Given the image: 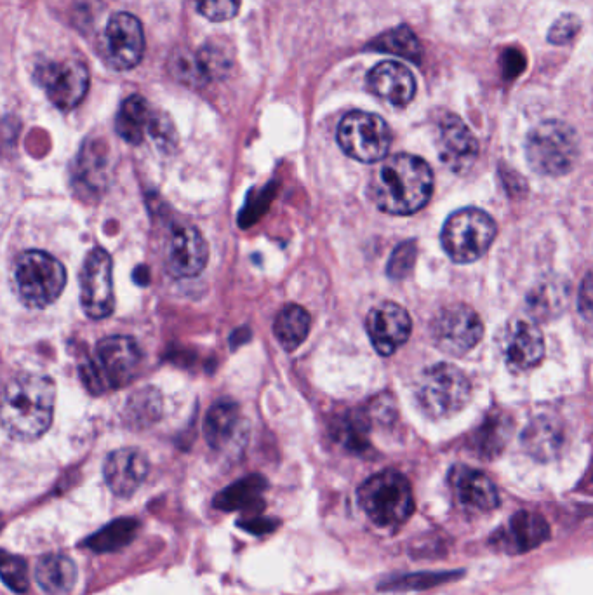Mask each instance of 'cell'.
Returning a JSON list of instances; mask_svg holds the SVG:
<instances>
[{
  "mask_svg": "<svg viewBox=\"0 0 593 595\" xmlns=\"http://www.w3.org/2000/svg\"><path fill=\"white\" fill-rule=\"evenodd\" d=\"M484 335V326L474 308L454 303L442 308L432 322L435 345L449 355L470 352Z\"/></svg>",
  "mask_w": 593,
  "mask_h": 595,
  "instance_id": "cell-11",
  "label": "cell"
},
{
  "mask_svg": "<svg viewBox=\"0 0 593 595\" xmlns=\"http://www.w3.org/2000/svg\"><path fill=\"white\" fill-rule=\"evenodd\" d=\"M150 463L141 449L122 448L107 456L103 477L108 488L119 498L133 496L147 479Z\"/></svg>",
  "mask_w": 593,
  "mask_h": 595,
  "instance_id": "cell-16",
  "label": "cell"
},
{
  "mask_svg": "<svg viewBox=\"0 0 593 595\" xmlns=\"http://www.w3.org/2000/svg\"><path fill=\"white\" fill-rule=\"evenodd\" d=\"M449 482L458 502L467 509L491 512L500 507V495L494 482L480 470L456 465L449 474Z\"/></svg>",
  "mask_w": 593,
  "mask_h": 595,
  "instance_id": "cell-19",
  "label": "cell"
},
{
  "mask_svg": "<svg viewBox=\"0 0 593 595\" xmlns=\"http://www.w3.org/2000/svg\"><path fill=\"white\" fill-rule=\"evenodd\" d=\"M367 86L371 93L394 107H406L416 94V81L411 70L395 61L376 65L367 75Z\"/></svg>",
  "mask_w": 593,
  "mask_h": 595,
  "instance_id": "cell-21",
  "label": "cell"
},
{
  "mask_svg": "<svg viewBox=\"0 0 593 595\" xmlns=\"http://www.w3.org/2000/svg\"><path fill=\"white\" fill-rule=\"evenodd\" d=\"M79 571L75 562L61 554L40 557L35 568V580L46 595H70L77 585Z\"/></svg>",
  "mask_w": 593,
  "mask_h": 595,
  "instance_id": "cell-26",
  "label": "cell"
},
{
  "mask_svg": "<svg viewBox=\"0 0 593 595\" xmlns=\"http://www.w3.org/2000/svg\"><path fill=\"white\" fill-rule=\"evenodd\" d=\"M310 314L300 305H286L280 310L274 322V335L282 348L287 352H293L300 347L303 341L307 340L310 333Z\"/></svg>",
  "mask_w": 593,
  "mask_h": 595,
  "instance_id": "cell-29",
  "label": "cell"
},
{
  "mask_svg": "<svg viewBox=\"0 0 593 595\" xmlns=\"http://www.w3.org/2000/svg\"><path fill=\"white\" fill-rule=\"evenodd\" d=\"M114 263L103 248L89 251L80 274V305L87 317L107 319L114 314Z\"/></svg>",
  "mask_w": 593,
  "mask_h": 595,
  "instance_id": "cell-10",
  "label": "cell"
},
{
  "mask_svg": "<svg viewBox=\"0 0 593 595\" xmlns=\"http://www.w3.org/2000/svg\"><path fill=\"white\" fill-rule=\"evenodd\" d=\"M209 260L207 242L194 227L174 230L167 244L166 270L174 279H190L206 268Z\"/></svg>",
  "mask_w": 593,
  "mask_h": 595,
  "instance_id": "cell-15",
  "label": "cell"
},
{
  "mask_svg": "<svg viewBox=\"0 0 593 595\" xmlns=\"http://www.w3.org/2000/svg\"><path fill=\"white\" fill-rule=\"evenodd\" d=\"M230 65V54L225 53L223 47L204 46L197 53L178 56V63L173 65V72L181 81L197 86L220 77L223 70L230 68Z\"/></svg>",
  "mask_w": 593,
  "mask_h": 595,
  "instance_id": "cell-23",
  "label": "cell"
},
{
  "mask_svg": "<svg viewBox=\"0 0 593 595\" xmlns=\"http://www.w3.org/2000/svg\"><path fill=\"white\" fill-rule=\"evenodd\" d=\"M371 190L381 211L406 216L427 206L434 192V173L416 155H394L378 169Z\"/></svg>",
  "mask_w": 593,
  "mask_h": 595,
  "instance_id": "cell-2",
  "label": "cell"
},
{
  "mask_svg": "<svg viewBox=\"0 0 593 595\" xmlns=\"http://www.w3.org/2000/svg\"><path fill=\"white\" fill-rule=\"evenodd\" d=\"M578 150V136L566 122H541L527 136V162L543 176L569 173L578 161Z\"/></svg>",
  "mask_w": 593,
  "mask_h": 595,
  "instance_id": "cell-6",
  "label": "cell"
},
{
  "mask_svg": "<svg viewBox=\"0 0 593 595\" xmlns=\"http://www.w3.org/2000/svg\"><path fill=\"white\" fill-rule=\"evenodd\" d=\"M472 385L467 375L453 364H435L421 375L416 399L430 418L442 420L467 406Z\"/></svg>",
  "mask_w": 593,
  "mask_h": 595,
  "instance_id": "cell-7",
  "label": "cell"
},
{
  "mask_svg": "<svg viewBox=\"0 0 593 595\" xmlns=\"http://www.w3.org/2000/svg\"><path fill=\"white\" fill-rule=\"evenodd\" d=\"M465 575V571H428V573H411V575L395 576L390 580L381 582L378 589L385 592H409V590H428L434 589L437 585L460 580Z\"/></svg>",
  "mask_w": 593,
  "mask_h": 595,
  "instance_id": "cell-33",
  "label": "cell"
},
{
  "mask_svg": "<svg viewBox=\"0 0 593 595\" xmlns=\"http://www.w3.org/2000/svg\"><path fill=\"white\" fill-rule=\"evenodd\" d=\"M40 84L47 98L63 112L77 107L89 89V70L79 60H65L42 68Z\"/></svg>",
  "mask_w": 593,
  "mask_h": 595,
  "instance_id": "cell-13",
  "label": "cell"
},
{
  "mask_svg": "<svg viewBox=\"0 0 593 595\" xmlns=\"http://www.w3.org/2000/svg\"><path fill=\"white\" fill-rule=\"evenodd\" d=\"M197 13L211 21H228L237 16L240 0H192Z\"/></svg>",
  "mask_w": 593,
  "mask_h": 595,
  "instance_id": "cell-38",
  "label": "cell"
},
{
  "mask_svg": "<svg viewBox=\"0 0 593 595\" xmlns=\"http://www.w3.org/2000/svg\"><path fill=\"white\" fill-rule=\"evenodd\" d=\"M510 432H512V423L508 420V416L498 411L487 416L474 435V448L477 455L482 456L484 460L496 458L507 446Z\"/></svg>",
  "mask_w": 593,
  "mask_h": 595,
  "instance_id": "cell-30",
  "label": "cell"
},
{
  "mask_svg": "<svg viewBox=\"0 0 593 595\" xmlns=\"http://www.w3.org/2000/svg\"><path fill=\"white\" fill-rule=\"evenodd\" d=\"M416 255H418V251H416L414 241L402 242L400 246L395 248L392 256H390L387 267L388 275L392 279H404V277H407V275L411 274V270H413Z\"/></svg>",
  "mask_w": 593,
  "mask_h": 595,
  "instance_id": "cell-37",
  "label": "cell"
},
{
  "mask_svg": "<svg viewBox=\"0 0 593 595\" xmlns=\"http://www.w3.org/2000/svg\"><path fill=\"white\" fill-rule=\"evenodd\" d=\"M566 296L564 284L548 279V281L540 282L534 286L531 295L527 296V307L534 317L548 321L560 314V310L566 305Z\"/></svg>",
  "mask_w": 593,
  "mask_h": 595,
  "instance_id": "cell-31",
  "label": "cell"
},
{
  "mask_svg": "<svg viewBox=\"0 0 593 595\" xmlns=\"http://www.w3.org/2000/svg\"><path fill=\"white\" fill-rule=\"evenodd\" d=\"M580 32V18L574 14H566L555 21L554 27L548 34V41L552 44H566Z\"/></svg>",
  "mask_w": 593,
  "mask_h": 595,
  "instance_id": "cell-39",
  "label": "cell"
},
{
  "mask_svg": "<svg viewBox=\"0 0 593 595\" xmlns=\"http://www.w3.org/2000/svg\"><path fill=\"white\" fill-rule=\"evenodd\" d=\"M141 354L138 341L131 336H108L98 341L91 359L80 368V375L91 394L119 390L133 382L140 373Z\"/></svg>",
  "mask_w": 593,
  "mask_h": 595,
  "instance_id": "cell-3",
  "label": "cell"
},
{
  "mask_svg": "<svg viewBox=\"0 0 593 595\" xmlns=\"http://www.w3.org/2000/svg\"><path fill=\"white\" fill-rule=\"evenodd\" d=\"M56 387L40 373H18L4 387L2 427L16 441H35L53 423Z\"/></svg>",
  "mask_w": 593,
  "mask_h": 595,
  "instance_id": "cell-1",
  "label": "cell"
},
{
  "mask_svg": "<svg viewBox=\"0 0 593 595\" xmlns=\"http://www.w3.org/2000/svg\"><path fill=\"white\" fill-rule=\"evenodd\" d=\"M338 143L345 154L364 164L385 159L392 145V131L380 115L350 112L340 122Z\"/></svg>",
  "mask_w": 593,
  "mask_h": 595,
  "instance_id": "cell-9",
  "label": "cell"
},
{
  "mask_svg": "<svg viewBox=\"0 0 593 595\" xmlns=\"http://www.w3.org/2000/svg\"><path fill=\"white\" fill-rule=\"evenodd\" d=\"M206 441L214 451H227L242 437V416L234 401L221 399L209 409L204 422Z\"/></svg>",
  "mask_w": 593,
  "mask_h": 595,
  "instance_id": "cell-24",
  "label": "cell"
},
{
  "mask_svg": "<svg viewBox=\"0 0 593 595\" xmlns=\"http://www.w3.org/2000/svg\"><path fill=\"white\" fill-rule=\"evenodd\" d=\"M522 446L538 462H550L564 448V428L552 416H538L522 432Z\"/></svg>",
  "mask_w": 593,
  "mask_h": 595,
  "instance_id": "cell-25",
  "label": "cell"
},
{
  "mask_svg": "<svg viewBox=\"0 0 593 595\" xmlns=\"http://www.w3.org/2000/svg\"><path fill=\"white\" fill-rule=\"evenodd\" d=\"M0 576L6 587L16 592V594H25L30 587V578H28V566L25 559L18 555L2 552V561H0Z\"/></svg>",
  "mask_w": 593,
  "mask_h": 595,
  "instance_id": "cell-36",
  "label": "cell"
},
{
  "mask_svg": "<svg viewBox=\"0 0 593 595\" xmlns=\"http://www.w3.org/2000/svg\"><path fill=\"white\" fill-rule=\"evenodd\" d=\"M503 355L508 368L514 371H527L540 364L545 355V340L541 329L533 322H514L503 341Z\"/></svg>",
  "mask_w": 593,
  "mask_h": 595,
  "instance_id": "cell-20",
  "label": "cell"
},
{
  "mask_svg": "<svg viewBox=\"0 0 593 595\" xmlns=\"http://www.w3.org/2000/svg\"><path fill=\"white\" fill-rule=\"evenodd\" d=\"M14 281L23 305L46 308L60 298L67 272L53 255L39 249L21 253L14 263Z\"/></svg>",
  "mask_w": 593,
  "mask_h": 595,
  "instance_id": "cell-5",
  "label": "cell"
},
{
  "mask_svg": "<svg viewBox=\"0 0 593 595\" xmlns=\"http://www.w3.org/2000/svg\"><path fill=\"white\" fill-rule=\"evenodd\" d=\"M140 529V522L134 517H120L115 521L108 522L100 531L84 540V547L93 550L96 554H110L119 552L127 545L133 543L136 533Z\"/></svg>",
  "mask_w": 593,
  "mask_h": 595,
  "instance_id": "cell-28",
  "label": "cell"
},
{
  "mask_svg": "<svg viewBox=\"0 0 593 595\" xmlns=\"http://www.w3.org/2000/svg\"><path fill=\"white\" fill-rule=\"evenodd\" d=\"M578 308L588 322H593V270L588 272L585 281L581 284Z\"/></svg>",
  "mask_w": 593,
  "mask_h": 595,
  "instance_id": "cell-41",
  "label": "cell"
},
{
  "mask_svg": "<svg viewBox=\"0 0 593 595\" xmlns=\"http://www.w3.org/2000/svg\"><path fill=\"white\" fill-rule=\"evenodd\" d=\"M367 335L380 355H392L411 336L413 322L406 312L394 301L380 303L369 312L366 321Z\"/></svg>",
  "mask_w": 593,
  "mask_h": 595,
  "instance_id": "cell-14",
  "label": "cell"
},
{
  "mask_svg": "<svg viewBox=\"0 0 593 595\" xmlns=\"http://www.w3.org/2000/svg\"><path fill=\"white\" fill-rule=\"evenodd\" d=\"M145 53V34L133 14L117 13L105 30V58L115 70H131Z\"/></svg>",
  "mask_w": 593,
  "mask_h": 595,
  "instance_id": "cell-12",
  "label": "cell"
},
{
  "mask_svg": "<svg viewBox=\"0 0 593 595\" xmlns=\"http://www.w3.org/2000/svg\"><path fill=\"white\" fill-rule=\"evenodd\" d=\"M503 70L505 77L514 79L524 70V56L519 51H507L503 56Z\"/></svg>",
  "mask_w": 593,
  "mask_h": 595,
  "instance_id": "cell-42",
  "label": "cell"
},
{
  "mask_svg": "<svg viewBox=\"0 0 593 595\" xmlns=\"http://www.w3.org/2000/svg\"><path fill=\"white\" fill-rule=\"evenodd\" d=\"M371 47L376 51L395 54V56L406 58V60L414 61V63H420L421 54H423L418 37L414 35L411 28L407 27H397L387 32V34L380 35L371 44Z\"/></svg>",
  "mask_w": 593,
  "mask_h": 595,
  "instance_id": "cell-34",
  "label": "cell"
},
{
  "mask_svg": "<svg viewBox=\"0 0 593 595\" xmlns=\"http://www.w3.org/2000/svg\"><path fill=\"white\" fill-rule=\"evenodd\" d=\"M590 488H592V491H593V474H592V479H590Z\"/></svg>",
  "mask_w": 593,
  "mask_h": 595,
  "instance_id": "cell-43",
  "label": "cell"
},
{
  "mask_svg": "<svg viewBox=\"0 0 593 595\" xmlns=\"http://www.w3.org/2000/svg\"><path fill=\"white\" fill-rule=\"evenodd\" d=\"M360 509L378 528H399L414 514V495L406 475L383 470L362 482L357 491Z\"/></svg>",
  "mask_w": 593,
  "mask_h": 595,
  "instance_id": "cell-4",
  "label": "cell"
},
{
  "mask_svg": "<svg viewBox=\"0 0 593 595\" xmlns=\"http://www.w3.org/2000/svg\"><path fill=\"white\" fill-rule=\"evenodd\" d=\"M267 489L268 481L263 475H247L214 496L213 507L221 512H246L249 515H258L267 507V503L263 500Z\"/></svg>",
  "mask_w": 593,
  "mask_h": 595,
  "instance_id": "cell-22",
  "label": "cell"
},
{
  "mask_svg": "<svg viewBox=\"0 0 593 595\" xmlns=\"http://www.w3.org/2000/svg\"><path fill=\"white\" fill-rule=\"evenodd\" d=\"M496 237V223L480 209L467 208L449 216L442 228V246L456 263H472L487 253Z\"/></svg>",
  "mask_w": 593,
  "mask_h": 595,
  "instance_id": "cell-8",
  "label": "cell"
},
{
  "mask_svg": "<svg viewBox=\"0 0 593 595\" xmlns=\"http://www.w3.org/2000/svg\"><path fill=\"white\" fill-rule=\"evenodd\" d=\"M369 425L364 416L350 415L345 418V422H341L338 432H336V439L350 451V453H357L362 455L369 449Z\"/></svg>",
  "mask_w": 593,
  "mask_h": 595,
  "instance_id": "cell-35",
  "label": "cell"
},
{
  "mask_svg": "<svg viewBox=\"0 0 593 595\" xmlns=\"http://www.w3.org/2000/svg\"><path fill=\"white\" fill-rule=\"evenodd\" d=\"M124 409H126V422L131 427H150L162 415V397L155 388H141L129 397Z\"/></svg>",
  "mask_w": 593,
  "mask_h": 595,
  "instance_id": "cell-32",
  "label": "cell"
},
{
  "mask_svg": "<svg viewBox=\"0 0 593 595\" xmlns=\"http://www.w3.org/2000/svg\"><path fill=\"white\" fill-rule=\"evenodd\" d=\"M154 117L148 101L140 94H133L120 105L119 114L115 119V129L122 140L131 145H140L145 134L150 133Z\"/></svg>",
  "mask_w": 593,
  "mask_h": 595,
  "instance_id": "cell-27",
  "label": "cell"
},
{
  "mask_svg": "<svg viewBox=\"0 0 593 595\" xmlns=\"http://www.w3.org/2000/svg\"><path fill=\"white\" fill-rule=\"evenodd\" d=\"M280 521L275 517H267V515H247L246 519H240L237 522V528L244 529L247 533L254 536L268 535L274 533L275 529L279 528Z\"/></svg>",
  "mask_w": 593,
  "mask_h": 595,
  "instance_id": "cell-40",
  "label": "cell"
},
{
  "mask_svg": "<svg viewBox=\"0 0 593 595\" xmlns=\"http://www.w3.org/2000/svg\"><path fill=\"white\" fill-rule=\"evenodd\" d=\"M440 161L454 173H467L479 155V145L467 124L456 115H447L439 126Z\"/></svg>",
  "mask_w": 593,
  "mask_h": 595,
  "instance_id": "cell-17",
  "label": "cell"
},
{
  "mask_svg": "<svg viewBox=\"0 0 593 595\" xmlns=\"http://www.w3.org/2000/svg\"><path fill=\"white\" fill-rule=\"evenodd\" d=\"M550 535L552 529L543 515L519 510L512 515L508 528L493 536L491 542L510 554H526L541 547Z\"/></svg>",
  "mask_w": 593,
  "mask_h": 595,
  "instance_id": "cell-18",
  "label": "cell"
}]
</instances>
